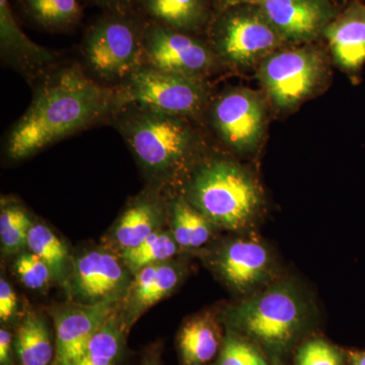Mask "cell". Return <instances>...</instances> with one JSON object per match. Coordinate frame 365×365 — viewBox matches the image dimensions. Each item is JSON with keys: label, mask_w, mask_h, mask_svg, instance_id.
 Listing matches in <instances>:
<instances>
[{"label": "cell", "mask_w": 365, "mask_h": 365, "mask_svg": "<svg viewBox=\"0 0 365 365\" xmlns=\"http://www.w3.org/2000/svg\"><path fill=\"white\" fill-rule=\"evenodd\" d=\"M33 98L11 127L4 153L21 162L53 144L100 125L120 109L116 88L100 85L79 62H64L31 86Z\"/></svg>", "instance_id": "obj_1"}, {"label": "cell", "mask_w": 365, "mask_h": 365, "mask_svg": "<svg viewBox=\"0 0 365 365\" xmlns=\"http://www.w3.org/2000/svg\"><path fill=\"white\" fill-rule=\"evenodd\" d=\"M191 121L143 106L126 105L109 125L123 138L150 187L163 192L184 181L204 158L202 137Z\"/></svg>", "instance_id": "obj_2"}, {"label": "cell", "mask_w": 365, "mask_h": 365, "mask_svg": "<svg viewBox=\"0 0 365 365\" xmlns=\"http://www.w3.org/2000/svg\"><path fill=\"white\" fill-rule=\"evenodd\" d=\"M313 311L302 288L294 281L282 280L228 309L225 319L232 332L279 359L307 330Z\"/></svg>", "instance_id": "obj_3"}, {"label": "cell", "mask_w": 365, "mask_h": 365, "mask_svg": "<svg viewBox=\"0 0 365 365\" xmlns=\"http://www.w3.org/2000/svg\"><path fill=\"white\" fill-rule=\"evenodd\" d=\"M181 195L215 227L230 230L246 227L261 204L253 178L223 158L204 157L182 181Z\"/></svg>", "instance_id": "obj_4"}, {"label": "cell", "mask_w": 365, "mask_h": 365, "mask_svg": "<svg viewBox=\"0 0 365 365\" xmlns=\"http://www.w3.org/2000/svg\"><path fill=\"white\" fill-rule=\"evenodd\" d=\"M148 20L136 9L105 11L86 29L79 62L90 78L108 88L121 86L144 66Z\"/></svg>", "instance_id": "obj_5"}, {"label": "cell", "mask_w": 365, "mask_h": 365, "mask_svg": "<svg viewBox=\"0 0 365 365\" xmlns=\"http://www.w3.org/2000/svg\"><path fill=\"white\" fill-rule=\"evenodd\" d=\"M120 108L138 105L165 114L198 119L210 104L205 81L143 66L117 86Z\"/></svg>", "instance_id": "obj_6"}, {"label": "cell", "mask_w": 365, "mask_h": 365, "mask_svg": "<svg viewBox=\"0 0 365 365\" xmlns=\"http://www.w3.org/2000/svg\"><path fill=\"white\" fill-rule=\"evenodd\" d=\"M279 34L261 11H227L210 28V44L222 63L252 66L272 54L279 45Z\"/></svg>", "instance_id": "obj_7"}, {"label": "cell", "mask_w": 365, "mask_h": 365, "mask_svg": "<svg viewBox=\"0 0 365 365\" xmlns=\"http://www.w3.org/2000/svg\"><path fill=\"white\" fill-rule=\"evenodd\" d=\"M222 64L209 43L148 21L144 66L204 81Z\"/></svg>", "instance_id": "obj_8"}, {"label": "cell", "mask_w": 365, "mask_h": 365, "mask_svg": "<svg viewBox=\"0 0 365 365\" xmlns=\"http://www.w3.org/2000/svg\"><path fill=\"white\" fill-rule=\"evenodd\" d=\"M323 64L316 52L307 49L272 53L258 71L262 86L280 109H288L309 97L321 81Z\"/></svg>", "instance_id": "obj_9"}, {"label": "cell", "mask_w": 365, "mask_h": 365, "mask_svg": "<svg viewBox=\"0 0 365 365\" xmlns=\"http://www.w3.org/2000/svg\"><path fill=\"white\" fill-rule=\"evenodd\" d=\"M208 107L211 126L228 148L235 153H248L260 143L265 108L253 91L246 88L223 91Z\"/></svg>", "instance_id": "obj_10"}, {"label": "cell", "mask_w": 365, "mask_h": 365, "mask_svg": "<svg viewBox=\"0 0 365 365\" xmlns=\"http://www.w3.org/2000/svg\"><path fill=\"white\" fill-rule=\"evenodd\" d=\"M130 271L121 258L105 249L81 254L72 265L68 282L76 304L119 302L130 288Z\"/></svg>", "instance_id": "obj_11"}, {"label": "cell", "mask_w": 365, "mask_h": 365, "mask_svg": "<svg viewBox=\"0 0 365 365\" xmlns=\"http://www.w3.org/2000/svg\"><path fill=\"white\" fill-rule=\"evenodd\" d=\"M0 56L4 66L21 74L31 86L66 62L61 53L37 44L23 32L9 0H0Z\"/></svg>", "instance_id": "obj_12"}, {"label": "cell", "mask_w": 365, "mask_h": 365, "mask_svg": "<svg viewBox=\"0 0 365 365\" xmlns=\"http://www.w3.org/2000/svg\"><path fill=\"white\" fill-rule=\"evenodd\" d=\"M118 302L69 304L53 313L55 359L53 365H71L86 349L93 336L115 313Z\"/></svg>", "instance_id": "obj_13"}, {"label": "cell", "mask_w": 365, "mask_h": 365, "mask_svg": "<svg viewBox=\"0 0 365 365\" xmlns=\"http://www.w3.org/2000/svg\"><path fill=\"white\" fill-rule=\"evenodd\" d=\"M283 40L304 42L325 30L332 16L326 0H255Z\"/></svg>", "instance_id": "obj_14"}, {"label": "cell", "mask_w": 365, "mask_h": 365, "mask_svg": "<svg viewBox=\"0 0 365 365\" xmlns=\"http://www.w3.org/2000/svg\"><path fill=\"white\" fill-rule=\"evenodd\" d=\"M215 268L228 287L246 294L267 282L272 270V259L260 242L237 239L220 250Z\"/></svg>", "instance_id": "obj_15"}, {"label": "cell", "mask_w": 365, "mask_h": 365, "mask_svg": "<svg viewBox=\"0 0 365 365\" xmlns=\"http://www.w3.org/2000/svg\"><path fill=\"white\" fill-rule=\"evenodd\" d=\"M167 197L150 187L132 199L115 225L113 239L120 251L135 248L160 230L167 213Z\"/></svg>", "instance_id": "obj_16"}, {"label": "cell", "mask_w": 365, "mask_h": 365, "mask_svg": "<svg viewBox=\"0 0 365 365\" xmlns=\"http://www.w3.org/2000/svg\"><path fill=\"white\" fill-rule=\"evenodd\" d=\"M325 34L336 63L348 72H357L365 63V6L354 4L329 23Z\"/></svg>", "instance_id": "obj_17"}, {"label": "cell", "mask_w": 365, "mask_h": 365, "mask_svg": "<svg viewBox=\"0 0 365 365\" xmlns=\"http://www.w3.org/2000/svg\"><path fill=\"white\" fill-rule=\"evenodd\" d=\"M128 290V304L123 319L130 328L153 304L167 297L179 285L182 270L170 262L153 264L139 270Z\"/></svg>", "instance_id": "obj_18"}, {"label": "cell", "mask_w": 365, "mask_h": 365, "mask_svg": "<svg viewBox=\"0 0 365 365\" xmlns=\"http://www.w3.org/2000/svg\"><path fill=\"white\" fill-rule=\"evenodd\" d=\"M136 11L150 23L192 35L210 18L207 0H137Z\"/></svg>", "instance_id": "obj_19"}, {"label": "cell", "mask_w": 365, "mask_h": 365, "mask_svg": "<svg viewBox=\"0 0 365 365\" xmlns=\"http://www.w3.org/2000/svg\"><path fill=\"white\" fill-rule=\"evenodd\" d=\"M223 339L212 314H201L190 319L178 334L181 365H205L220 351Z\"/></svg>", "instance_id": "obj_20"}, {"label": "cell", "mask_w": 365, "mask_h": 365, "mask_svg": "<svg viewBox=\"0 0 365 365\" xmlns=\"http://www.w3.org/2000/svg\"><path fill=\"white\" fill-rule=\"evenodd\" d=\"M14 354L20 365H53L55 346L47 322L39 314L23 319L14 338Z\"/></svg>", "instance_id": "obj_21"}, {"label": "cell", "mask_w": 365, "mask_h": 365, "mask_svg": "<svg viewBox=\"0 0 365 365\" xmlns=\"http://www.w3.org/2000/svg\"><path fill=\"white\" fill-rule=\"evenodd\" d=\"M129 327L116 312L93 336L86 349L71 365H118L126 348Z\"/></svg>", "instance_id": "obj_22"}, {"label": "cell", "mask_w": 365, "mask_h": 365, "mask_svg": "<svg viewBox=\"0 0 365 365\" xmlns=\"http://www.w3.org/2000/svg\"><path fill=\"white\" fill-rule=\"evenodd\" d=\"M173 235L180 248H200L210 240L212 225L182 195L167 198Z\"/></svg>", "instance_id": "obj_23"}, {"label": "cell", "mask_w": 365, "mask_h": 365, "mask_svg": "<svg viewBox=\"0 0 365 365\" xmlns=\"http://www.w3.org/2000/svg\"><path fill=\"white\" fill-rule=\"evenodd\" d=\"M21 4L36 25L52 33L68 32L83 18L78 0H21Z\"/></svg>", "instance_id": "obj_24"}, {"label": "cell", "mask_w": 365, "mask_h": 365, "mask_svg": "<svg viewBox=\"0 0 365 365\" xmlns=\"http://www.w3.org/2000/svg\"><path fill=\"white\" fill-rule=\"evenodd\" d=\"M26 247L49 266L52 277L66 283L68 251L66 244L43 223H33Z\"/></svg>", "instance_id": "obj_25"}, {"label": "cell", "mask_w": 365, "mask_h": 365, "mask_svg": "<svg viewBox=\"0 0 365 365\" xmlns=\"http://www.w3.org/2000/svg\"><path fill=\"white\" fill-rule=\"evenodd\" d=\"M179 248L172 232L158 230L135 248L121 252L120 258L129 271L135 275L144 267L170 261L178 253Z\"/></svg>", "instance_id": "obj_26"}, {"label": "cell", "mask_w": 365, "mask_h": 365, "mask_svg": "<svg viewBox=\"0 0 365 365\" xmlns=\"http://www.w3.org/2000/svg\"><path fill=\"white\" fill-rule=\"evenodd\" d=\"M30 215L20 203L2 200L0 212V242L4 253L14 254L26 246L33 225Z\"/></svg>", "instance_id": "obj_27"}, {"label": "cell", "mask_w": 365, "mask_h": 365, "mask_svg": "<svg viewBox=\"0 0 365 365\" xmlns=\"http://www.w3.org/2000/svg\"><path fill=\"white\" fill-rule=\"evenodd\" d=\"M216 365H270L254 343L235 332L223 339Z\"/></svg>", "instance_id": "obj_28"}, {"label": "cell", "mask_w": 365, "mask_h": 365, "mask_svg": "<svg viewBox=\"0 0 365 365\" xmlns=\"http://www.w3.org/2000/svg\"><path fill=\"white\" fill-rule=\"evenodd\" d=\"M14 271L23 284L34 290L43 289L53 278L49 266L32 252L21 254L16 258Z\"/></svg>", "instance_id": "obj_29"}, {"label": "cell", "mask_w": 365, "mask_h": 365, "mask_svg": "<svg viewBox=\"0 0 365 365\" xmlns=\"http://www.w3.org/2000/svg\"><path fill=\"white\" fill-rule=\"evenodd\" d=\"M295 365H343L341 352L323 339H312L300 346Z\"/></svg>", "instance_id": "obj_30"}, {"label": "cell", "mask_w": 365, "mask_h": 365, "mask_svg": "<svg viewBox=\"0 0 365 365\" xmlns=\"http://www.w3.org/2000/svg\"><path fill=\"white\" fill-rule=\"evenodd\" d=\"M18 312V297L14 288L6 279H0V319L2 322L11 321Z\"/></svg>", "instance_id": "obj_31"}, {"label": "cell", "mask_w": 365, "mask_h": 365, "mask_svg": "<svg viewBox=\"0 0 365 365\" xmlns=\"http://www.w3.org/2000/svg\"><path fill=\"white\" fill-rule=\"evenodd\" d=\"M14 336L6 327L0 329V365H16L14 360Z\"/></svg>", "instance_id": "obj_32"}, {"label": "cell", "mask_w": 365, "mask_h": 365, "mask_svg": "<svg viewBox=\"0 0 365 365\" xmlns=\"http://www.w3.org/2000/svg\"><path fill=\"white\" fill-rule=\"evenodd\" d=\"M88 4L102 9L104 11L136 9L137 0H86Z\"/></svg>", "instance_id": "obj_33"}, {"label": "cell", "mask_w": 365, "mask_h": 365, "mask_svg": "<svg viewBox=\"0 0 365 365\" xmlns=\"http://www.w3.org/2000/svg\"><path fill=\"white\" fill-rule=\"evenodd\" d=\"M140 365H163L158 351H148L144 355Z\"/></svg>", "instance_id": "obj_34"}, {"label": "cell", "mask_w": 365, "mask_h": 365, "mask_svg": "<svg viewBox=\"0 0 365 365\" xmlns=\"http://www.w3.org/2000/svg\"><path fill=\"white\" fill-rule=\"evenodd\" d=\"M215 1L222 6L223 9H227V7L239 6V4H247L248 1H255V0H215Z\"/></svg>", "instance_id": "obj_35"}, {"label": "cell", "mask_w": 365, "mask_h": 365, "mask_svg": "<svg viewBox=\"0 0 365 365\" xmlns=\"http://www.w3.org/2000/svg\"><path fill=\"white\" fill-rule=\"evenodd\" d=\"M351 365H365V352L353 353Z\"/></svg>", "instance_id": "obj_36"}]
</instances>
